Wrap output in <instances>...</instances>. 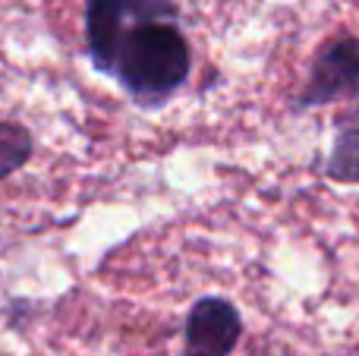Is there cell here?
Segmentation results:
<instances>
[{"label":"cell","instance_id":"3","mask_svg":"<svg viewBox=\"0 0 359 356\" xmlns=\"http://www.w3.org/2000/svg\"><path fill=\"white\" fill-rule=\"evenodd\" d=\"M243 338V315L227 296H198L183 322L180 356H230Z\"/></svg>","mask_w":359,"mask_h":356},{"label":"cell","instance_id":"2","mask_svg":"<svg viewBox=\"0 0 359 356\" xmlns=\"http://www.w3.org/2000/svg\"><path fill=\"white\" fill-rule=\"evenodd\" d=\"M359 92V38L334 35L316 48L299 92L293 95V111L341 104Z\"/></svg>","mask_w":359,"mask_h":356},{"label":"cell","instance_id":"1","mask_svg":"<svg viewBox=\"0 0 359 356\" xmlns=\"http://www.w3.org/2000/svg\"><path fill=\"white\" fill-rule=\"evenodd\" d=\"M192 69V48L180 29V6H164L139 16L120 35L101 73L111 76L133 104L164 107L186 85Z\"/></svg>","mask_w":359,"mask_h":356},{"label":"cell","instance_id":"6","mask_svg":"<svg viewBox=\"0 0 359 356\" xmlns=\"http://www.w3.org/2000/svg\"><path fill=\"white\" fill-rule=\"evenodd\" d=\"M35 155V136L19 120H0V180L22 170Z\"/></svg>","mask_w":359,"mask_h":356},{"label":"cell","instance_id":"5","mask_svg":"<svg viewBox=\"0 0 359 356\" xmlns=\"http://www.w3.org/2000/svg\"><path fill=\"white\" fill-rule=\"evenodd\" d=\"M325 177L331 183L359 186V107L344 104L334 114V139L325 161Z\"/></svg>","mask_w":359,"mask_h":356},{"label":"cell","instance_id":"4","mask_svg":"<svg viewBox=\"0 0 359 356\" xmlns=\"http://www.w3.org/2000/svg\"><path fill=\"white\" fill-rule=\"evenodd\" d=\"M170 4H177V0H86V25L82 29H86V54L92 67L101 73L104 63L111 60L120 35L139 16Z\"/></svg>","mask_w":359,"mask_h":356}]
</instances>
